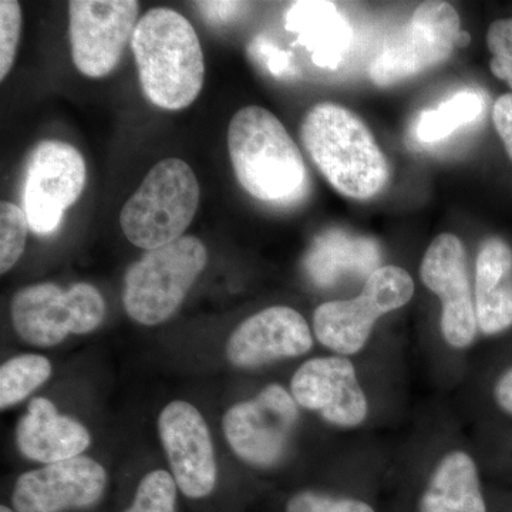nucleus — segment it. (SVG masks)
<instances>
[{"mask_svg":"<svg viewBox=\"0 0 512 512\" xmlns=\"http://www.w3.org/2000/svg\"><path fill=\"white\" fill-rule=\"evenodd\" d=\"M141 89L163 110L187 109L204 86L200 39L190 20L170 8L148 10L131 37Z\"/></svg>","mask_w":512,"mask_h":512,"instance_id":"obj_1","label":"nucleus"},{"mask_svg":"<svg viewBox=\"0 0 512 512\" xmlns=\"http://www.w3.org/2000/svg\"><path fill=\"white\" fill-rule=\"evenodd\" d=\"M228 150L238 183L256 200L292 204L308 187L301 150L278 117L259 106L237 111L228 128Z\"/></svg>","mask_w":512,"mask_h":512,"instance_id":"obj_2","label":"nucleus"},{"mask_svg":"<svg viewBox=\"0 0 512 512\" xmlns=\"http://www.w3.org/2000/svg\"><path fill=\"white\" fill-rule=\"evenodd\" d=\"M301 140L323 177L345 197L369 200L386 185V157L352 110L339 104H316L302 121Z\"/></svg>","mask_w":512,"mask_h":512,"instance_id":"obj_3","label":"nucleus"},{"mask_svg":"<svg viewBox=\"0 0 512 512\" xmlns=\"http://www.w3.org/2000/svg\"><path fill=\"white\" fill-rule=\"evenodd\" d=\"M200 205V184L190 165L165 158L151 168L120 212V225L131 244L146 251L183 237Z\"/></svg>","mask_w":512,"mask_h":512,"instance_id":"obj_4","label":"nucleus"},{"mask_svg":"<svg viewBox=\"0 0 512 512\" xmlns=\"http://www.w3.org/2000/svg\"><path fill=\"white\" fill-rule=\"evenodd\" d=\"M207 262V248L197 237H181L147 251L124 276L123 303L127 315L146 326L170 319Z\"/></svg>","mask_w":512,"mask_h":512,"instance_id":"obj_5","label":"nucleus"},{"mask_svg":"<svg viewBox=\"0 0 512 512\" xmlns=\"http://www.w3.org/2000/svg\"><path fill=\"white\" fill-rule=\"evenodd\" d=\"M414 295V282L406 269L387 265L367 276L363 291L349 301L326 302L313 313L316 338L342 356L365 348L376 320L403 308Z\"/></svg>","mask_w":512,"mask_h":512,"instance_id":"obj_6","label":"nucleus"},{"mask_svg":"<svg viewBox=\"0 0 512 512\" xmlns=\"http://www.w3.org/2000/svg\"><path fill=\"white\" fill-rule=\"evenodd\" d=\"M106 316V302L93 285L64 289L43 282L20 289L12 302L16 333L33 346L52 348L70 333L86 335L99 328Z\"/></svg>","mask_w":512,"mask_h":512,"instance_id":"obj_7","label":"nucleus"},{"mask_svg":"<svg viewBox=\"0 0 512 512\" xmlns=\"http://www.w3.org/2000/svg\"><path fill=\"white\" fill-rule=\"evenodd\" d=\"M460 32V16L450 3H421L406 28L376 57L370 79L376 86L389 87L446 62Z\"/></svg>","mask_w":512,"mask_h":512,"instance_id":"obj_8","label":"nucleus"},{"mask_svg":"<svg viewBox=\"0 0 512 512\" xmlns=\"http://www.w3.org/2000/svg\"><path fill=\"white\" fill-rule=\"evenodd\" d=\"M299 406L281 384H269L248 402L235 404L222 419L232 451L251 467H276L288 453Z\"/></svg>","mask_w":512,"mask_h":512,"instance_id":"obj_9","label":"nucleus"},{"mask_svg":"<svg viewBox=\"0 0 512 512\" xmlns=\"http://www.w3.org/2000/svg\"><path fill=\"white\" fill-rule=\"evenodd\" d=\"M86 181V161L76 147L63 141H40L30 151L23 187V210L30 229L52 234L67 208L79 200Z\"/></svg>","mask_w":512,"mask_h":512,"instance_id":"obj_10","label":"nucleus"},{"mask_svg":"<svg viewBox=\"0 0 512 512\" xmlns=\"http://www.w3.org/2000/svg\"><path fill=\"white\" fill-rule=\"evenodd\" d=\"M136 0H73L69 3L74 66L100 79L116 69L138 23Z\"/></svg>","mask_w":512,"mask_h":512,"instance_id":"obj_11","label":"nucleus"},{"mask_svg":"<svg viewBox=\"0 0 512 512\" xmlns=\"http://www.w3.org/2000/svg\"><path fill=\"white\" fill-rule=\"evenodd\" d=\"M106 470L90 457H74L22 474L13 485L15 512H90L106 495Z\"/></svg>","mask_w":512,"mask_h":512,"instance_id":"obj_12","label":"nucleus"},{"mask_svg":"<svg viewBox=\"0 0 512 512\" xmlns=\"http://www.w3.org/2000/svg\"><path fill=\"white\" fill-rule=\"evenodd\" d=\"M423 284L441 301V333L454 349H466L477 336L476 303L468 278L467 254L461 239L441 234L421 262Z\"/></svg>","mask_w":512,"mask_h":512,"instance_id":"obj_13","label":"nucleus"},{"mask_svg":"<svg viewBox=\"0 0 512 512\" xmlns=\"http://www.w3.org/2000/svg\"><path fill=\"white\" fill-rule=\"evenodd\" d=\"M158 433L178 490L188 500H208L217 487L218 470L204 417L192 404L178 400L164 407Z\"/></svg>","mask_w":512,"mask_h":512,"instance_id":"obj_14","label":"nucleus"},{"mask_svg":"<svg viewBox=\"0 0 512 512\" xmlns=\"http://www.w3.org/2000/svg\"><path fill=\"white\" fill-rule=\"evenodd\" d=\"M291 394L298 406L318 412L333 426H360L369 413L355 366L342 356L318 357L303 363L292 377Z\"/></svg>","mask_w":512,"mask_h":512,"instance_id":"obj_15","label":"nucleus"},{"mask_svg":"<svg viewBox=\"0 0 512 512\" xmlns=\"http://www.w3.org/2000/svg\"><path fill=\"white\" fill-rule=\"evenodd\" d=\"M311 328L305 318L289 306H271L244 320L227 343L231 365L255 369L305 355L312 349Z\"/></svg>","mask_w":512,"mask_h":512,"instance_id":"obj_16","label":"nucleus"},{"mask_svg":"<svg viewBox=\"0 0 512 512\" xmlns=\"http://www.w3.org/2000/svg\"><path fill=\"white\" fill-rule=\"evenodd\" d=\"M16 444L23 456L47 466L79 457L90 446V434L80 421L59 414L50 400L35 397L16 427Z\"/></svg>","mask_w":512,"mask_h":512,"instance_id":"obj_17","label":"nucleus"},{"mask_svg":"<svg viewBox=\"0 0 512 512\" xmlns=\"http://www.w3.org/2000/svg\"><path fill=\"white\" fill-rule=\"evenodd\" d=\"M478 329L497 335L512 326V249L500 238H490L476 264Z\"/></svg>","mask_w":512,"mask_h":512,"instance_id":"obj_18","label":"nucleus"},{"mask_svg":"<svg viewBox=\"0 0 512 512\" xmlns=\"http://www.w3.org/2000/svg\"><path fill=\"white\" fill-rule=\"evenodd\" d=\"M413 512H488L476 461L464 451H451L434 468Z\"/></svg>","mask_w":512,"mask_h":512,"instance_id":"obj_19","label":"nucleus"},{"mask_svg":"<svg viewBox=\"0 0 512 512\" xmlns=\"http://www.w3.org/2000/svg\"><path fill=\"white\" fill-rule=\"evenodd\" d=\"M286 29L312 55L313 63L336 69L348 53L352 29L332 2H298L288 10Z\"/></svg>","mask_w":512,"mask_h":512,"instance_id":"obj_20","label":"nucleus"},{"mask_svg":"<svg viewBox=\"0 0 512 512\" xmlns=\"http://www.w3.org/2000/svg\"><path fill=\"white\" fill-rule=\"evenodd\" d=\"M380 261L373 239L333 229L313 242L305 268L319 286L336 284L345 275H372Z\"/></svg>","mask_w":512,"mask_h":512,"instance_id":"obj_21","label":"nucleus"},{"mask_svg":"<svg viewBox=\"0 0 512 512\" xmlns=\"http://www.w3.org/2000/svg\"><path fill=\"white\" fill-rule=\"evenodd\" d=\"M484 99L474 90H461L444 100L436 109L421 111L414 121L413 137L421 146H433L446 140L458 128L480 119Z\"/></svg>","mask_w":512,"mask_h":512,"instance_id":"obj_22","label":"nucleus"},{"mask_svg":"<svg viewBox=\"0 0 512 512\" xmlns=\"http://www.w3.org/2000/svg\"><path fill=\"white\" fill-rule=\"evenodd\" d=\"M52 376V365L45 356L20 355L0 367V407L15 406L35 392Z\"/></svg>","mask_w":512,"mask_h":512,"instance_id":"obj_23","label":"nucleus"},{"mask_svg":"<svg viewBox=\"0 0 512 512\" xmlns=\"http://www.w3.org/2000/svg\"><path fill=\"white\" fill-rule=\"evenodd\" d=\"M177 490L173 474L151 471L141 478L131 503L121 512H178Z\"/></svg>","mask_w":512,"mask_h":512,"instance_id":"obj_24","label":"nucleus"},{"mask_svg":"<svg viewBox=\"0 0 512 512\" xmlns=\"http://www.w3.org/2000/svg\"><path fill=\"white\" fill-rule=\"evenodd\" d=\"M29 220L25 210L2 201L0 204V272H9L23 255L28 241Z\"/></svg>","mask_w":512,"mask_h":512,"instance_id":"obj_25","label":"nucleus"},{"mask_svg":"<svg viewBox=\"0 0 512 512\" xmlns=\"http://www.w3.org/2000/svg\"><path fill=\"white\" fill-rule=\"evenodd\" d=\"M284 512H377L369 501L352 495L301 490L285 501Z\"/></svg>","mask_w":512,"mask_h":512,"instance_id":"obj_26","label":"nucleus"},{"mask_svg":"<svg viewBox=\"0 0 512 512\" xmlns=\"http://www.w3.org/2000/svg\"><path fill=\"white\" fill-rule=\"evenodd\" d=\"M20 32L22 9L15 0L0 2V80H5L15 64Z\"/></svg>","mask_w":512,"mask_h":512,"instance_id":"obj_27","label":"nucleus"},{"mask_svg":"<svg viewBox=\"0 0 512 512\" xmlns=\"http://www.w3.org/2000/svg\"><path fill=\"white\" fill-rule=\"evenodd\" d=\"M487 46L493 56L491 72L512 90V18L495 20L488 29Z\"/></svg>","mask_w":512,"mask_h":512,"instance_id":"obj_28","label":"nucleus"},{"mask_svg":"<svg viewBox=\"0 0 512 512\" xmlns=\"http://www.w3.org/2000/svg\"><path fill=\"white\" fill-rule=\"evenodd\" d=\"M248 53L254 62L264 67L276 79H291L296 74L291 53L279 49L264 37H255L254 42L249 45Z\"/></svg>","mask_w":512,"mask_h":512,"instance_id":"obj_29","label":"nucleus"},{"mask_svg":"<svg viewBox=\"0 0 512 512\" xmlns=\"http://www.w3.org/2000/svg\"><path fill=\"white\" fill-rule=\"evenodd\" d=\"M493 120L498 136L503 140L508 157L512 160V93L503 94L495 101Z\"/></svg>","mask_w":512,"mask_h":512,"instance_id":"obj_30","label":"nucleus"},{"mask_svg":"<svg viewBox=\"0 0 512 512\" xmlns=\"http://www.w3.org/2000/svg\"><path fill=\"white\" fill-rule=\"evenodd\" d=\"M494 397L498 406L512 416V367L495 383Z\"/></svg>","mask_w":512,"mask_h":512,"instance_id":"obj_31","label":"nucleus"},{"mask_svg":"<svg viewBox=\"0 0 512 512\" xmlns=\"http://www.w3.org/2000/svg\"><path fill=\"white\" fill-rule=\"evenodd\" d=\"M239 3L232 2H201L198 8L210 19L222 20L231 19L239 10Z\"/></svg>","mask_w":512,"mask_h":512,"instance_id":"obj_32","label":"nucleus"},{"mask_svg":"<svg viewBox=\"0 0 512 512\" xmlns=\"http://www.w3.org/2000/svg\"><path fill=\"white\" fill-rule=\"evenodd\" d=\"M470 40L471 37L466 30H461V32L458 33L456 45L457 47H466L468 43H470Z\"/></svg>","mask_w":512,"mask_h":512,"instance_id":"obj_33","label":"nucleus"}]
</instances>
